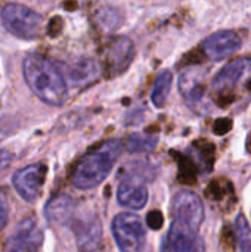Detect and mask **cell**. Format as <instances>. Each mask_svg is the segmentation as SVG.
<instances>
[{
  "label": "cell",
  "instance_id": "1",
  "mask_svg": "<svg viewBox=\"0 0 251 252\" xmlns=\"http://www.w3.org/2000/svg\"><path fill=\"white\" fill-rule=\"evenodd\" d=\"M22 74L30 90L46 105L62 106L67 102V78L50 59L38 53L27 55L22 62Z\"/></svg>",
  "mask_w": 251,
  "mask_h": 252
},
{
  "label": "cell",
  "instance_id": "2",
  "mask_svg": "<svg viewBox=\"0 0 251 252\" xmlns=\"http://www.w3.org/2000/svg\"><path fill=\"white\" fill-rule=\"evenodd\" d=\"M121 149L123 143L118 139H111L89 151L74 167V188L78 190H90L104 183V180L111 174Z\"/></svg>",
  "mask_w": 251,
  "mask_h": 252
},
{
  "label": "cell",
  "instance_id": "3",
  "mask_svg": "<svg viewBox=\"0 0 251 252\" xmlns=\"http://www.w3.org/2000/svg\"><path fill=\"white\" fill-rule=\"evenodd\" d=\"M0 19L7 32L22 40L37 38L43 28L41 15L21 3L4 4L0 12Z\"/></svg>",
  "mask_w": 251,
  "mask_h": 252
},
{
  "label": "cell",
  "instance_id": "4",
  "mask_svg": "<svg viewBox=\"0 0 251 252\" xmlns=\"http://www.w3.org/2000/svg\"><path fill=\"white\" fill-rule=\"evenodd\" d=\"M111 232L120 252H142L145 247L146 227L136 214H117L111 223Z\"/></svg>",
  "mask_w": 251,
  "mask_h": 252
},
{
  "label": "cell",
  "instance_id": "5",
  "mask_svg": "<svg viewBox=\"0 0 251 252\" xmlns=\"http://www.w3.org/2000/svg\"><path fill=\"white\" fill-rule=\"evenodd\" d=\"M44 233L36 217L24 219L6 239L3 252H38L43 247Z\"/></svg>",
  "mask_w": 251,
  "mask_h": 252
},
{
  "label": "cell",
  "instance_id": "6",
  "mask_svg": "<svg viewBox=\"0 0 251 252\" xmlns=\"http://www.w3.org/2000/svg\"><path fill=\"white\" fill-rule=\"evenodd\" d=\"M247 77H251V58L234 59L217 72L212 89L219 97H228L234 94Z\"/></svg>",
  "mask_w": 251,
  "mask_h": 252
},
{
  "label": "cell",
  "instance_id": "7",
  "mask_svg": "<svg viewBox=\"0 0 251 252\" xmlns=\"http://www.w3.org/2000/svg\"><path fill=\"white\" fill-rule=\"evenodd\" d=\"M172 214L173 220L198 232L204 221V205L194 192L179 190L172 199Z\"/></svg>",
  "mask_w": 251,
  "mask_h": 252
},
{
  "label": "cell",
  "instance_id": "8",
  "mask_svg": "<svg viewBox=\"0 0 251 252\" xmlns=\"http://www.w3.org/2000/svg\"><path fill=\"white\" fill-rule=\"evenodd\" d=\"M46 165L41 162L30 164L21 170H18L12 176V185L16 190V193L25 201V202H34L38 199L44 179H46Z\"/></svg>",
  "mask_w": 251,
  "mask_h": 252
},
{
  "label": "cell",
  "instance_id": "9",
  "mask_svg": "<svg viewBox=\"0 0 251 252\" xmlns=\"http://www.w3.org/2000/svg\"><path fill=\"white\" fill-rule=\"evenodd\" d=\"M136 49L133 41L129 37H115L112 38L104 56V71L108 77H117L127 71L135 58Z\"/></svg>",
  "mask_w": 251,
  "mask_h": 252
},
{
  "label": "cell",
  "instance_id": "10",
  "mask_svg": "<svg viewBox=\"0 0 251 252\" xmlns=\"http://www.w3.org/2000/svg\"><path fill=\"white\" fill-rule=\"evenodd\" d=\"M243 46V37L235 30H220L210 34L201 44L204 55L210 61H225L237 53Z\"/></svg>",
  "mask_w": 251,
  "mask_h": 252
},
{
  "label": "cell",
  "instance_id": "11",
  "mask_svg": "<svg viewBox=\"0 0 251 252\" xmlns=\"http://www.w3.org/2000/svg\"><path fill=\"white\" fill-rule=\"evenodd\" d=\"M77 248L81 252H93L101 244L104 227L98 216L75 219L71 224Z\"/></svg>",
  "mask_w": 251,
  "mask_h": 252
},
{
  "label": "cell",
  "instance_id": "12",
  "mask_svg": "<svg viewBox=\"0 0 251 252\" xmlns=\"http://www.w3.org/2000/svg\"><path fill=\"white\" fill-rule=\"evenodd\" d=\"M169 252H206L203 238L197 230L173 220L167 233Z\"/></svg>",
  "mask_w": 251,
  "mask_h": 252
},
{
  "label": "cell",
  "instance_id": "13",
  "mask_svg": "<svg viewBox=\"0 0 251 252\" xmlns=\"http://www.w3.org/2000/svg\"><path fill=\"white\" fill-rule=\"evenodd\" d=\"M179 93L189 108L201 105L206 92V72L201 66H189L179 77Z\"/></svg>",
  "mask_w": 251,
  "mask_h": 252
},
{
  "label": "cell",
  "instance_id": "14",
  "mask_svg": "<svg viewBox=\"0 0 251 252\" xmlns=\"http://www.w3.org/2000/svg\"><path fill=\"white\" fill-rule=\"evenodd\" d=\"M148 189L145 183L139 180L136 176L129 174L120 182L117 188V202L121 207L139 211L148 204Z\"/></svg>",
  "mask_w": 251,
  "mask_h": 252
},
{
  "label": "cell",
  "instance_id": "15",
  "mask_svg": "<svg viewBox=\"0 0 251 252\" xmlns=\"http://www.w3.org/2000/svg\"><path fill=\"white\" fill-rule=\"evenodd\" d=\"M101 71V65L96 61L90 58H81L67 68V80L72 86L83 87L95 83L99 78Z\"/></svg>",
  "mask_w": 251,
  "mask_h": 252
},
{
  "label": "cell",
  "instance_id": "16",
  "mask_svg": "<svg viewBox=\"0 0 251 252\" xmlns=\"http://www.w3.org/2000/svg\"><path fill=\"white\" fill-rule=\"evenodd\" d=\"M44 216L49 223L65 226L74 216V199L70 195L61 193L50 198L44 207Z\"/></svg>",
  "mask_w": 251,
  "mask_h": 252
},
{
  "label": "cell",
  "instance_id": "17",
  "mask_svg": "<svg viewBox=\"0 0 251 252\" xmlns=\"http://www.w3.org/2000/svg\"><path fill=\"white\" fill-rule=\"evenodd\" d=\"M172 86H173V74L172 71L169 69H163L155 81H154V86H152V90H151V102L157 106V108H163L169 99V94H170V90H172Z\"/></svg>",
  "mask_w": 251,
  "mask_h": 252
},
{
  "label": "cell",
  "instance_id": "18",
  "mask_svg": "<svg viewBox=\"0 0 251 252\" xmlns=\"http://www.w3.org/2000/svg\"><path fill=\"white\" fill-rule=\"evenodd\" d=\"M158 139L148 134H129L126 139V149L133 154L149 152L157 146Z\"/></svg>",
  "mask_w": 251,
  "mask_h": 252
},
{
  "label": "cell",
  "instance_id": "19",
  "mask_svg": "<svg viewBox=\"0 0 251 252\" xmlns=\"http://www.w3.org/2000/svg\"><path fill=\"white\" fill-rule=\"evenodd\" d=\"M240 252H251V226L244 214H238L234 223Z\"/></svg>",
  "mask_w": 251,
  "mask_h": 252
},
{
  "label": "cell",
  "instance_id": "20",
  "mask_svg": "<svg viewBox=\"0 0 251 252\" xmlns=\"http://www.w3.org/2000/svg\"><path fill=\"white\" fill-rule=\"evenodd\" d=\"M98 22L105 31H112L121 25L120 10L114 7H104L98 12Z\"/></svg>",
  "mask_w": 251,
  "mask_h": 252
},
{
  "label": "cell",
  "instance_id": "21",
  "mask_svg": "<svg viewBox=\"0 0 251 252\" xmlns=\"http://www.w3.org/2000/svg\"><path fill=\"white\" fill-rule=\"evenodd\" d=\"M9 219V202L7 195L3 189H0V232L6 227Z\"/></svg>",
  "mask_w": 251,
  "mask_h": 252
},
{
  "label": "cell",
  "instance_id": "22",
  "mask_svg": "<svg viewBox=\"0 0 251 252\" xmlns=\"http://www.w3.org/2000/svg\"><path fill=\"white\" fill-rule=\"evenodd\" d=\"M12 159H13L12 152H9V151H6V149H0V173H1L3 170H6V168L10 165Z\"/></svg>",
  "mask_w": 251,
  "mask_h": 252
},
{
  "label": "cell",
  "instance_id": "23",
  "mask_svg": "<svg viewBox=\"0 0 251 252\" xmlns=\"http://www.w3.org/2000/svg\"><path fill=\"white\" fill-rule=\"evenodd\" d=\"M247 149L251 152V133L249 134V139H247Z\"/></svg>",
  "mask_w": 251,
  "mask_h": 252
}]
</instances>
